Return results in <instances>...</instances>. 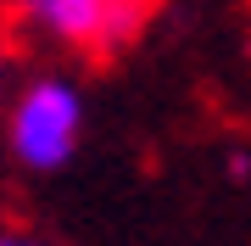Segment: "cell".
Here are the masks:
<instances>
[{
  "label": "cell",
  "mask_w": 251,
  "mask_h": 246,
  "mask_svg": "<svg viewBox=\"0 0 251 246\" xmlns=\"http://www.w3.org/2000/svg\"><path fill=\"white\" fill-rule=\"evenodd\" d=\"M0 246H45L39 235H23V229H0Z\"/></svg>",
  "instance_id": "cell-3"
},
{
  "label": "cell",
  "mask_w": 251,
  "mask_h": 246,
  "mask_svg": "<svg viewBox=\"0 0 251 246\" xmlns=\"http://www.w3.org/2000/svg\"><path fill=\"white\" fill-rule=\"evenodd\" d=\"M229 173H234V179H251V157L234 151V157H229Z\"/></svg>",
  "instance_id": "cell-4"
},
{
  "label": "cell",
  "mask_w": 251,
  "mask_h": 246,
  "mask_svg": "<svg viewBox=\"0 0 251 246\" xmlns=\"http://www.w3.org/2000/svg\"><path fill=\"white\" fill-rule=\"evenodd\" d=\"M106 6H140V11H151V0H106Z\"/></svg>",
  "instance_id": "cell-5"
},
{
  "label": "cell",
  "mask_w": 251,
  "mask_h": 246,
  "mask_svg": "<svg viewBox=\"0 0 251 246\" xmlns=\"http://www.w3.org/2000/svg\"><path fill=\"white\" fill-rule=\"evenodd\" d=\"M23 17L34 23V28H45V34H56L62 45L95 51L100 17H106V0H23Z\"/></svg>",
  "instance_id": "cell-2"
},
{
  "label": "cell",
  "mask_w": 251,
  "mask_h": 246,
  "mask_svg": "<svg viewBox=\"0 0 251 246\" xmlns=\"http://www.w3.org/2000/svg\"><path fill=\"white\" fill-rule=\"evenodd\" d=\"M0 79H6V56H0Z\"/></svg>",
  "instance_id": "cell-6"
},
{
  "label": "cell",
  "mask_w": 251,
  "mask_h": 246,
  "mask_svg": "<svg viewBox=\"0 0 251 246\" xmlns=\"http://www.w3.org/2000/svg\"><path fill=\"white\" fill-rule=\"evenodd\" d=\"M78 135H84V95L67 79H34L6 118L11 157L34 173H50V168L73 163Z\"/></svg>",
  "instance_id": "cell-1"
}]
</instances>
